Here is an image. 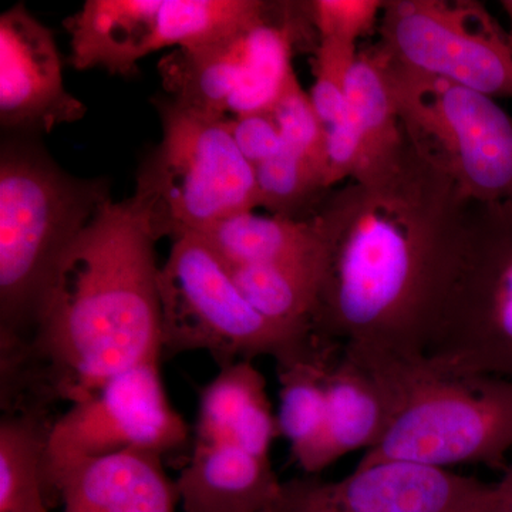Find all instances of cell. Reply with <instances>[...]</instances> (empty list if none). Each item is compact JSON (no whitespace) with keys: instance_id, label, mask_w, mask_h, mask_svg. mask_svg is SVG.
I'll list each match as a JSON object with an SVG mask.
<instances>
[{"instance_id":"cell-1","label":"cell","mask_w":512,"mask_h":512,"mask_svg":"<svg viewBox=\"0 0 512 512\" xmlns=\"http://www.w3.org/2000/svg\"><path fill=\"white\" fill-rule=\"evenodd\" d=\"M470 205L407 138L392 157L330 190L311 220L320 242L312 335L363 355H427Z\"/></svg>"},{"instance_id":"cell-2","label":"cell","mask_w":512,"mask_h":512,"mask_svg":"<svg viewBox=\"0 0 512 512\" xmlns=\"http://www.w3.org/2000/svg\"><path fill=\"white\" fill-rule=\"evenodd\" d=\"M156 242L134 195L100 208L57 266L28 343L0 357L2 414L52 416L161 359Z\"/></svg>"},{"instance_id":"cell-3","label":"cell","mask_w":512,"mask_h":512,"mask_svg":"<svg viewBox=\"0 0 512 512\" xmlns=\"http://www.w3.org/2000/svg\"><path fill=\"white\" fill-rule=\"evenodd\" d=\"M107 178L64 171L36 137L0 148V357L28 343L37 309L67 249L110 201Z\"/></svg>"},{"instance_id":"cell-4","label":"cell","mask_w":512,"mask_h":512,"mask_svg":"<svg viewBox=\"0 0 512 512\" xmlns=\"http://www.w3.org/2000/svg\"><path fill=\"white\" fill-rule=\"evenodd\" d=\"M393 397L389 427L357 468L406 461L448 468H507L512 450V382L456 369L433 357L369 356Z\"/></svg>"},{"instance_id":"cell-5","label":"cell","mask_w":512,"mask_h":512,"mask_svg":"<svg viewBox=\"0 0 512 512\" xmlns=\"http://www.w3.org/2000/svg\"><path fill=\"white\" fill-rule=\"evenodd\" d=\"M163 138L137 175L134 197L158 239L201 234L258 205L255 170L238 150L227 119L185 109L157 96Z\"/></svg>"},{"instance_id":"cell-6","label":"cell","mask_w":512,"mask_h":512,"mask_svg":"<svg viewBox=\"0 0 512 512\" xmlns=\"http://www.w3.org/2000/svg\"><path fill=\"white\" fill-rule=\"evenodd\" d=\"M380 49L407 140L471 204L512 202L511 114L491 97L400 63Z\"/></svg>"},{"instance_id":"cell-7","label":"cell","mask_w":512,"mask_h":512,"mask_svg":"<svg viewBox=\"0 0 512 512\" xmlns=\"http://www.w3.org/2000/svg\"><path fill=\"white\" fill-rule=\"evenodd\" d=\"M158 289L165 355L200 350L220 369L259 356H271L278 365L311 342L312 333L285 328L256 311L200 235L174 239Z\"/></svg>"},{"instance_id":"cell-8","label":"cell","mask_w":512,"mask_h":512,"mask_svg":"<svg viewBox=\"0 0 512 512\" xmlns=\"http://www.w3.org/2000/svg\"><path fill=\"white\" fill-rule=\"evenodd\" d=\"M427 356L512 382V202L470 205L463 254Z\"/></svg>"},{"instance_id":"cell-9","label":"cell","mask_w":512,"mask_h":512,"mask_svg":"<svg viewBox=\"0 0 512 512\" xmlns=\"http://www.w3.org/2000/svg\"><path fill=\"white\" fill-rule=\"evenodd\" d=\"M272 6L261 0H87L64 22L70 63L131 77L143 57L224 42L264 22Z\"/></svg>"},{"instance_id":"cell-10","label":"cell","mask_w":512,"mask_h":512,"mask_svg":"<svg viewBox=\"0 0 512 512\" xmlns=\"http://www.w3.org/2000/svg\"><path fill=\"white\" fill-rule=\"evenodd\" d=\"M191 430L171 406L160 375V360H150L111 377L92 396L56 417L47 436V493L67 468L124 451L165 456L187 446Z\"/></svg>"},{"instance_id":"cell-11","label":"cell","mask_w":512,"mask_h":512,"mask_svg":"<svg viewBox=\"0 0 512 512\" xmlns=\"http://www.w3.org/2000/svg\"><path fill=\"white\" fill-rule=\"evenodd\" d=\"M380 46L394 59L491 99H512V42L477 2L386 0Z\"/></svg>"},{"instance_id":"cell-12","label":"cell","mask_w":512,"mask_h":512,"mask_svg":"<svg viewBox=\"0 0 512 512\" xmlns=\"http://www.w3.org/2000/svg\"><path fill=\"white\" fill-rule=\"evenodd\" d=\"M275 512H512V474L485 483L448 468L383 461L338 481L306 474L286 481Z\"/></svg>"},{"instance_id":"cell-13","label":"cell","mask_w":512,"mask_h":512,"mask_svg":"<svg viewBox=\"0 0 512 512\" xmlns=\"http://www.w3.org/2000/svg\"><path fill=\"white\" fill-rule=\"evenodd\" d=\"M87 107L67 92L52 30L22 2L0 16V124L37 137L82 120Z\"/></svg>"},{"instance_id":"cell-14","label":"cell","mask_w":512,"mask_h":512,"mask_svg":"<svg viewBox=\"0 0 512 512\" xmlns=\"http://www.w3.org/2000/svg\"><path fill=\"white\" fill-rule=\"evenodd\" d=\"M62 512H177V485L163 456L124 451L67 468L53 485Z\"/></svg>"},{"instance_id":"cell-15","label":"cell","mask_w":512,"mask_h":512,"mask_svg":"<svg viewBox=\"0 0 512 512\" xmlns=\"http://www.w3.org/2000/svg\"><path fill=\"white\" fill-rule=\"evenodd\" d=\"M175 485L183 512H275L282 490L271 458L205 441H194Z\"/></svg>"},{"instance_id":"cell-16","label":"cell","mask_w":512,"mask_h":512,"mask_svg":"<svg viewBox=\"0 0 512 512\" xmlns=\"http://www.w3.org/2000/svg\"><path fill=\"white\" fill-rule=\"evenodd\" d=\"M194 441L229 444L261 458H271L279 437L276 414L265 377L252 360H239L200 390Z\"/></svg>"},{"instance_id":"cell-17","label":"cell","mask_w":512,"mask_h":512,"mask_svg":"<svg viewBox=\"0 0 512 512\" xmlns=\"http://www.w3.org/2000/svg\"><path fill=\"white\" fill-rule=\"evenodd\" d=\"M342 346L312 340L298 355L278 363L279 436L289 443L293 460L306 476H318L330 466L326 424H328V372L333 356Z\"/></svg>"},{"instance_id":"cell-18","label":"cell","mask_w":512,"mask_h":512,"mask_svg":"<svg viewBox=\"0 0 512 512\" xmlns=\"http://www.w3.org/2000/svg\"><path fill=\"white\" fill-rule=\"evenodd\" d=\"M326 444L330 466L356 450L375 447L392 420L393 397L380 367L340 348L329 366Z\"/></svg>"},{"instance_id":"cell-19","label":"cell","mask_w":512,"mask_h":512,"mask_svg":"<svg viewBox=\"0 0 512 512\" xmlns=\"http://www.w3.org/2000/svg\"><path fill=\"white\" fill-rule=\"evenodd\" d=\"M197 235L228 266L320 264L319 237L311 220L241 212Z\"/></svg>"},{"instance_id":"cell-20","label":"cell","mask_w":512,"mask_h":512,"mask_svg":"<svg viewBox=\"0 0 512 512\" xmlns=\"http://www.w3.org/2000/svg\"><path fill=\"white\" fill-rule=\"evenodd\" d=\"M244 33L211 46L174 49L164 56L158 70L167 96L195 113L228 119L229 100L241 77Z\"/></svg>"},{"instance_id":"cell-21","label":"cell","mask_w":512,"mask_h":512,"mask_svg":"<svg viewBox=\"0 0 512 512\" xmlns=\"http://www.w3.org/2000/svg\"><path fill=\"white\" fill-rule=\"evenodd\" d=\"M55 419L40 413L2 414L0 512H49L45 453Z\"/></svg>"},{"instance_id":"cell-22","label":"cell","mask_w":512,"mask_h":512,"mask_svg":"<svg viewBox=\"0 0 512 512\" xmlns=\"http://www.w3.org/2000/svg\"><path fill=\"white\" fill-rule=\"evenodd\" d=\"M346 111L362 138L363 157L357 173L392 157L406 141L379 45L357 53L349 76Z\"/></svg>"},{"instance_id":"cell-23","label":"cell","mask_w":512,"mask_h":512,"mask_svg":"<svg viewBox=\"0 0 512 512\" xmlns=\"http://www.w3.org/2000/svg\"><path fill=\"white\" fill-rule=\"evenodd\" d=\"M239 291L265 318L311 332L320 264L228 266Z\"/></svg>"},{"instance_id":"cell-24","label":"cell","mask_w":512,"mask_h":512,"mask_svg":"<svg viewBox=\"0 0 512 512\" xmlns=\"http://www.w3.org/2000/svg\"><path fill=\"white\" fill-rule=\"evenodd\" d=\"M254 170L259 207L278 217L312 220L330 191L326 188L325 174L284 140L274 156Z\"/></svg>"},{"instance_id":"cell-25","label":"cell","mask_w":512,"mask_h":512,"mask_svg":"<svg viewBox=\"0 0 512 512\" xmlns=\"http://www.w3.org/2000/svg\"><path fill=\"white\" fill-rule=\"evenodd\" d=\"M272 114L281 128L282 140L318 167L325 174L326 184L325 128L316 114L311 96L302 89L296 74L289 79Z\"/></svg>"},{"instance_id":"cell-26","label":"cell","mask_w":512,"mask_h":512,"mask_svg":"<svg viewBox=\"0 0 512 512\" xmlns=\"http://www.w3.org/2000/svg\"><path fill=\"white\" fill-rule=\"evenodd\" d=\"M356 57V45L319 40L313 60L315 82L309 96L323 128L335 123L345 110L349 76Z\"/></svg>"},{"instance_id":"cell-27","label":"cell","mask_w":512,"mask_h":512,"mask_svg":"<svg viewBox=\"0 0 512 512\" xmlns=\"http://www.w3.org/2000/svg\"><path fill=\"white\" fill-rule=\"evenodd\" d=\"M384 5L382 0H315L306 3V9L319 40L356 45L360 37L375 29Z\"/></svg>"},{"instance_id":"cell-28","label":"cell","mask_w":512,"mask_h":512,"mask_svg":"<svg viewBox=\"0 0 512 512\" xmlns=\"http://www.w3.org/2000/svg\"><path fill=\"white\" fill-rule=\"evenodd\" d=\"M229 133L238 150L252 167L274 156L282 146V133L272 111L228 117Z\"/></svg>"},{"instance_id":"cell-29","label":"cell","mask_w":512,"mask_h":512,"mask_svg":"<svg viewBox=\"0 0 512 512\" xmlns=\"http://www.w3.org/2000/svg\"><path fill=\"white\" fill-rule=\"evenodd\" d=\"M501 6H503L505 15H507L508 18V23H510L508 35H510V39L512 42V0H503V2H501Z\"/></svg>"},{"instance_id":"cell-30","label":"cell","mask_w":512,"mask_h":512,"mask_svg":"<svg viewBox=\"0 0 512 512\" xmlns=\"http://www.w3.org/2000/svg\"><path fill=\"white\" fill-rule=\"evenodd\" d=\"M505 470L510 471V473L512 474V463L508 464V466H507V468H505Z\"/></svg>"}]
</instances>
